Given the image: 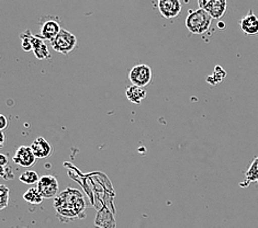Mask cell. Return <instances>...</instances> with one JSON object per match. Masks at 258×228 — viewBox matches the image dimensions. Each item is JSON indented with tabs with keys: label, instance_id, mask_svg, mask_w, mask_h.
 I'll return each instance as SVG.
<instances>
[{
	"label": "cell",
	"instance_id": "cell-1",
	"mask_svg": "<svg viewBox=\"0 0 258 228\" xmlns=\"http://www.w3.org/2000/svg\"><path fill=\"white\" fill-rule=\"evenodd\" d=\"M55 207L62 217L73 220L85 216L86 202L78 190L66 189L55 199Z\"/></svg>",
	"mask_w": 258,
	"mask_h": 228
},
{
	"label": "cell",
	"instance_id": "cell-2",
	"mask_svg": "<svg viewBox=\"0 0 258 228\" xmlns=\"http://www.w3.org/2000/svg\"><path fill=\"white\" fill-rule=\"evenodd\" d=\"M212 24V18L204 9L190 10L186 19V27L190 33L200 35L206 33Z\"/></svg>",
	"mask_w": 258,
	"mask_h": 228
},
{
	"label": "cell",
	"instance_id": "cell-3",
	"mask_svg": "<svg viewBox=\"0 0 258 228\" xmlns=\"http://www.w3.org/2000/svg\"><path fill=\"white\" fill-rule=\"evenodd\" d=\"M52 47L55 52L59 54L67 55L73 52L74 48L77 45V39L73 33L69 31L62 29L59 34L52 42Z\"/></svg>",
	"mask_w": 258,
	"mask_h": 228
},
{
	"label": "cell",
	"instance_id": "cell-4",
	"mask_svg": "<svg viewBox=\"0 0 258 228\" xmlns=\"http://www.w3.org/2000/svg\"><path fill=\"white\" fill-rule=\"evenodd\" d=\"M62 27L57 18L55 17H45L41 21L40 34L39 36L43 40L53 41L62 31Z\"/></svg>",
	"mask_w": 258,
	"mask_h": 228
},
{
	"label": "cell",
	"instance_id": "cell-5",
	"mask_svg": "<svg viewBox=\"0 0 258 228\" xmlns=\"http://www.w3.org/2000/svg\"><path fill=\"white\" fill-rule=\"evenodd\" d=\"M128 79L133 86L143 88L149 85L152 80V69L145 64L134 66L128 72Z\"/></svg>",
	"mask_w": 258,
	"mask_h": 228
},
{
	"label": "cell",
	"instance_id": "cell-6",
	"mask_svg": "<svg viewBox=\"0 0 258 228\" xmlns=\"http://www.w3.org/2000/svg\"><path fill=\"white\" fill-rule=\"evenodd\" d=\"M38 190L40 191V193L44 199H53L58 193V189H59V184L57 179L55 178L52 175H46V176H42L40 181L36 186Z\"/></svg>",
	"mask_w": 258,
	"mask_h": 228
},
{
	"label": "cell",
	"instance_id": "cell-7",
	"mask_svg": "<svg viewBox=\"0 0 258 228\" xmlns=\"http://www.w3.org/2000/svg\"><path fill=\"white\" fill-rule=\"evenodd\" d=\"M199 8L207 11L212 19H220L224 16L227 8L225 0H199Z\"/></svg>",
	"mask_w": 258,
	"mask_h": 228
},
{
	"label": "cell",
	"instance_id": "cell-8",
	"mask_svg": "<svg viewBox=\"0 0 258 228\" xmlns=\"http://www.w3.org/2000/svg\"><path fill=\"white\" fill-rule=\"evenodd\" d=\"M36 159L38 158L35 157L31 147H28V146L19 147V148H18L15 153L14 158H12L15 164L24 168L32 167V166L36 163Z\"/></svg>",
	"mask_w": 258,
	"mask_h": 228
},
{
	"label": "cell",
	"instance_id": "cell-9",
	"mask_svg": "<svg viewBox=\"0 0 258 228\" xmlns=\"http://www.w3.org/2000/svg\"><path fill=\"white\" fill-rule=\"evenodd\" d=\"M158 11L166 19H173L178 17L182 9V5L179 0H159Z\"/></svg>",
	"mask_w": 258,
	"mask_h": 228
},
{
	"label": "cell",
	"instance_id": "cell-10",
	"mask_svg": "<svg viewBox=\"0 0 258 228\" xmlns=\"http://www.w3.org/2000/svg\"><path fill=\"white\" fill-rule=\"evenodd\" d=\"M239 24H241V29L245 35H258V17L254 14L253 10H249L248 14L242 18Z\"/></svg>",
	"mask_w": 258,
	"mask_h": 228
},
{
	"label": "cell",
	"instance_id": "cell-11",
	"mask_svg": "<svg viewBox=\"0 0 258 228\" xmlns=\"http://www.w3.org/2000/svg\"><path fill=\"white\" fill-rule=\"evenodd\" d=\"M31 149L38 159H46L53 154V148L50 143L43 137H38L31 144Z\"/></svg>",
	"mask_w": 258,
	"mask_h": 228
},
{
	"label": "cell",
	"instance_id": "cell-12",
	"mask_svg": "<svg viewBox=\"0 0 258 228\" xmlns=\"http://www.w3.org/2000/svg\"><path fill=\"white\" fill-rule=\"evenodd\" d=\"M32 45H33V54L39 60L51 59V54L48 51V47L45 42L41 39L39 35H32Z\"/></svg>",
	"mask_w": 258,
	"mask_h": 228
},
{
	"label": "cell",
	"instance_id": "cell-13",
	"mask_svg": "<svg viewBox=\"0 0 258 228\" xmlns=\"http://www.w3.org/2000/svg\"><path fill=\"white\" fill-rule=\"evenodd\" d=\"M126 97L130 102L137 104V106H140L141 101L146 98V90L138 87V86H130L126 89Z\"/></svg>",
	"mask_w": 258,
	"mask_h": 228
},
{
	"label": "cell",
	"instance_id": "cell-14",
	"mask_svg": "<svg viewBox=\"0 0 258 228\" xmlns=\"http://www.w3.org/2000/svg\"><path fill=\"white\" fill-rule=\"evenodd\" d=\"M258 181V157H255L249 168L245 172V181L241 183L242 187H248L251 182Z\"/></svg>",
	"mask_w": 258,
	"mask_h": 228
},
{
	"label": "cell",
	"instance_id": "cell-15",
	"mask_svg": "<svg viewBox=\"0 0 258 228\" xmlns=\"http://www.w3.org/2000/svg\"><path fill=\"white\" fill-rule=\"evenodd\" d=\"M23 199L24 201L30 203V204H41L43 200H44L38 188H30L27 192H24Z\"/></svg>",
	"mask_w": 258,
	"mask_h": 228
},
{
	"label": "cell",
	"instance_id": "cell-16",
	"mask_svg": "<svg viewBox=\"0 0 258 228\" xmlns=\"http://www.w3.org/2000/svg\"><path fill=\"white\" fill-rule=\"evenodd\" d=\"M40 176L34 170H27L22 172L19 177L20 182L23 184H38L40 181Z\"/></svg>",
	"mask_w": 258,
	"mask_h": 228
},
{
	"label": "cell",
	"instance_id": "cell-17",
	"mask_svg": "<svg viewBox=\"0 0 258 228\" xmlns=\"http://www.w3.org/2000/svg\"><path fill=\"white\" fill-rule=\"evenodd\" d=\"M32 33L30 30H26L23 33L20 34V39L22 41V50L29 53V52H33V45H32Z\"/></svg>",
	"mask_w": 258,
	"mask_h": 228
},
{
	"label": "cell",
	"instance_id": "cell-18",
	"mask_svg": "<svg viewBox=\"0 0 258 228\" xmlns=\"http://www.w3.org/2000/svg\"><path fill=\"white\" fill-rule=\"evenodd\" d=\"M225 76H226V72L223 70L222 67L217 66L216 70H214V72H213V75L210 76V77H208L207 80H208V83H210L212 85H216L218 83L222 82Z\"/></svg>",
	"mask_w": 258,
	"mask_h": 228
},
{
	"label": "cell",
	"instance_id": "cell-19",
	"mask_svg": "<svg viewBox=\"0 0 258 228\" xmlns=\"http://www.w3.org/2000/svg\"><path fill=\"white\" fill-rule=\"evenodd\" d=\"M9 193H10V191L7 187H5V186L0 187V203H2V205H0V209H5L8 206Z\"/></svg>",
	"mask_w": 258,
	"mask_h": 228
},
{
	"label": "cell",
	"instance_id": "cell-20",
	"mask_svg": "<svg viewBox=\"0 0 258 228\" xmlns=\"http://www.w3.org/2000/svg\"><path fill=\"white\" fill-rule=\"evenodd\" d=\"M0 169H2V178L5 179V180H12V179L15 178L14 172H12L10 167H7V166H6V167H2V166H0Z\"/></svg>",
	"mask_w": 258,
	"mask_h": 228
},
{
	"label": "cell",
	"instance_id": "cell-21",
	"mask_svg": "<svg viewBox=\"0 0 258 228\" xmlns=\"http://www.w3.org/2000/svg\"><path fill=\"white\" fill-rule=\"evenodd\" d=\"M7 165H8V158L7 156L4 155V154H2V155H0V166H2V167H6Z\"/></svg>",
	"mask_w": 258,
	"mask_h": 228
},
{
	"label": "cell",
	"instance_id": "cell-22",
	"mask_svg": "<svg viewBox=\"0 0 258 228\" xmlns=\"http://www.w3.org/2000/svg\"><path fill=\"white\" fill-rule=\"evenodd\" d=\"M0 120H2V123H0V129L4 131L6 126H7V119H6V116L4 114H2L0 115Z\"/></svg>",
	"mask_w": 258,
	"mask_h": 228
},
{
	"label": "cell",
	"instance_id": "cell-23",
	"mask_svg": "<svg viewBox=\"0 0 258 228\" xmlns=\"http://www.w3.org/2000/svg\"><path fill=\"white\" fill-rule=\"evenodd\" d=\"M0 135H2V140H0V147L4 146V143H5V135H4V131L0 132Z\"/></svg>",
	"mask_w": 258,
	"mask_h": 228
},
{
	"label": "cell",
	"instance_id": "cell-24",
	"mask_svg": "<svg viewBox=\"0 0 258 228\" xmlns=\"http://www.w3.org/2000/svg\"><path fill=\"white\" fill-rule=\"evenodd\" d=\"M218 28L219 29H224L225 28V23L224 22H219L218 23Z\"/></svg>",
	"mask_w": 258,
	"mask_h": 228
},
{
	"label": "cell",
	"instance_id": "cell-25",
	"mask_svg": "<svg viewBox=\"0 0 258 228\" xmlns=\"http://www.w3.org/2000/svg\"><path fill=\"white\" fill-rule=\"evenodd\" d=\"M257 183H258V181H257Z\"/></svg>",
	"mask_w": 258,
	"mask_h": 228
}]
</instances>
